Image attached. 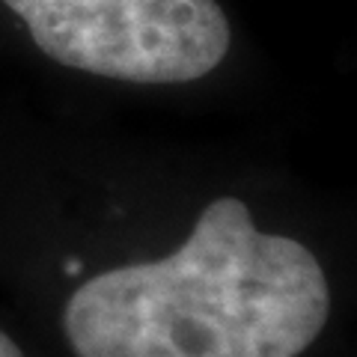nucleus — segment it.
Listing matches in <instances>:
<instances>
[{
  "label": "nucleus",
  "instance_id": "obj_3",
  "mask_svg": "<svg viewBox=\"0 0 357 357\" xmlns=\"http://www.w3.org/2000/svg\"><path fill=\"white\" fill-rule=\"evenodd\" d=\"M0 357H24V351H21L13 342V337H6L3 331H0Z\"/></svg>",
  "mask_w": 357,
  "mask_h": 357
},
{
  "label": "nucleus",
  "instance_id": "obj_2",
  "mask_svg": "<svg viewBox=\"0 0 357 357\" xmlns=\"http://www.w3.org/2000/svg\"><path fill=\"white\" fill-rule=\"evenodd\" d=\"M36 48L77 72L188 84L218 69L229 21L218 0H3Z\"/></svg>",
  "mask_w": 357,
  "mask_h": 357
},
{
  "label": "nucleus",
  "instance_id": "obj_4",
  "mask_svg": "<svg viewBox=\"0 0 357 357\" xmlns=\"http://www.w3.org/2000/svg\"><path fill=\"white\" fill-rule=\"evenodd\" d=\"M66 274H69V277H75V274H81V259H75V256H72V259H69V262H66Z\"/></svg>",
  "mask_w": 357,
  "mask_h": 357
},
{
  "label": "nucleus",
  "instance_id": "obj_1",
  "mask_svg": "<svg viewBox=\"0 0 357 357\" xmlns=\"http://www.w3.org/2000/svg\"><path fill=\"white\" fill-rule=\"evenodd\" d=\"M328 312L316 256L256 229L241 199L220 197L176 253L86 280L63 328L77 357H298Z\"/></svg>",
  "mask_w": 357,
  "mask_h": 357
}]
</instances>
